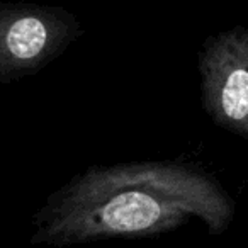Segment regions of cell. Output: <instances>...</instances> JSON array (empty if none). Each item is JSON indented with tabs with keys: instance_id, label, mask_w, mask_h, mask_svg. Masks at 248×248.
Instances as JSON below:
<instances>
[{
	"instance_id": "6da1fadb",
	"label": "cell",
	"mask_w": 248,
	"mask_h": 248,
	"mask_svg": "<svg viewBox=\"0 0 248 248\" xmlns=\"http://www.w3.org/2000/svg\"><path fill=\"white\" fill-rule=\"evenodd\" d=\"M199 217L223 233L234 202L214 179L173 162L93 165L45 201L32 216V245L72 247L107 238L152 236Z\"/></svg>"
},
{
	"instance_id": "7a4b0ae2",
	"label": "cell",
	"mask_w": 248,
	"mask_h": 248,
	"mask_svg": "<svg viewBox=\"0 0 248 248\" xmlns=\"http://www.w3.org/2000/svg\"><path fill=\"white\" fill-rule=\"evenodd\" d=\"M80 34L77 16L63 7L0 2V83L39 73Z\"/></svg>"
},
{
	"instance_id": "3957f363",
	"label": "cell",
	"mask_w": 248,
	"mask_h": 248,
	"mask_svg": "<svg viewBox=\"0 0 248 248\" xmlns=\"http://www.w3.org/2000/svg\"><path fill=\"white\" fill-rule=\"evenodd\" d=\"M199 73L207 116L248 143V28L234 26L207 38Z\"/></svg>"
}]
</instances>
